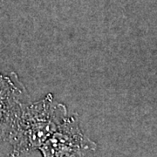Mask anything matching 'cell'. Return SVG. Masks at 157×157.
Instances as JSON below:
<instances>
[{
    "label": "cell",
    "mask_w": 157,
    "mask_h": 157,
    "mask_svg": "<svg viewBox=\"0 0 157 157\" xmlns=\"http://www.w3.org/2000/svg\"><path fill=\"white\" fill-rule=\"evenodd\" d=\"M67 116V107L48 94L42 100L26 103L11 128L7 142L11 156L39 149Z\"/></svg>",
    "instance_id": "6da1fadb"
},
{
    "label": "cell",
    "mask_w": 157,
    "mask_h": 157,
    "mask_svg": "<svg viewBox=\"0 0 157 157\" xmlns=\"http://www.w3.org/2000/svg\"><path fill=\"white\" fill-rule=\"evenodd\" d=\"M96 148V143L85 135L78 118L73 114L66 117L39 150L45 157L83 156Z\"/></svg>",
    "instance_id": "7a4b0ae2"
},
{
    "label": "cell",
    "mask_w": 157,
    "mask_h": 157,
    "mask_svg": "<svg viewBox=\"0 0 157 157\" xmlns=\"http://www.w3.org/2000/svg\"><path fill=\"white\" fill-rule=\"evenodd\" d=\"M29 101L28 93L16 73H0V143L7 141L17 115Z\"/></svg>",
    "instance_id": "3957f363"
},
{
    "label": "cell",
    "mask_w": 157,
    "mask_h": 157,
    "mask_svg": "<svg viewBox=\"0 0 157 157\" xmlns=\"http://www.w3.org/2000/svg\"><path fill=\"white\" fill-rule=\"evenodd\" d=\"M1 2H2V0H0V4H1Z\"/></svg>",
    "instance_id": "277c9868"
}]
</instances>
